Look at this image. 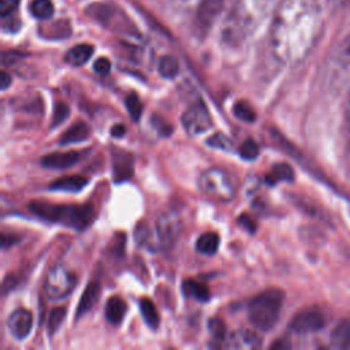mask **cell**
<instances>
[{
  "label": "cell",
  "mask_w": 350,
  "mask_h": 350,
  "mask_svg": "<svg viewBox=\"0 0 350 350\" xmlns=\"http://www.w3.org/2000/svg\"><path fill=\"white\" fill-rule=\"evenodd\" d=\"M321 31L317 0H282L271 26L275 56L286 64L302 62L314 48Z\"/></svg>",
  "instance_id": "1"
},
{
  "label": "cell",
  "mask_w": 350,
  "mask_h": 350,
  "mask_svg": "<svg viewBox=\"0 0 350 350\" xmlns=\"http://www.w3.org/2000/svg\"><path fill=\"white\" fill-rule=\"evenodd\" d=\"M29 211L42 220L57 223L78 231L86 228L92 223L94 216L92 205H60L46 201L29 202Z\"/></svg>",
  "instance_id": "2"
},
{
  "label": "cell",
  "mask_w": 350,
  "mask_h": 350,
  "mask_svg": "<svg viewBox=\"0 0 350 350\" xmlns=\"http://www.w3.org/2000/svg\"><path fill=\"white\" fill-rule=\"evenodd\" d=\"M324 81L331 93L350 94V36L329 52L324 64Z\"/></svg>",
  "instance_id": "3"
},
{
  "label": "cell",
  "mask_w": 350,
  "mask_h": 350,
  "mask_svg": "<svg viewBox=\"0 0 350 350\" xmlns=\"http://www.w3.org/2000/svg\"><path fill=\"white\" fill-rule=\"evenodd\" d=\"M284 293L279 288H268L257 294L247 304V319L258 331L272 329L280 316Z\"/></svg>",
  "instance_id": "4"
},
{
  "label": "cell",
  "mask_w": 350,
  "mask_h": 350,
  "mask_svg": "<svg viewBox=\"0 0 350 350\" xmlns=\"http://www.w3.org/2000/svg\"><path fill=\"white\" fill-rule=\"evenodd\" d=\"M200 191L215 201L228 202L235 196V186L230 175L221 168H209L200 175L198 179Z\"/></svg>",
  "instance_id": "5"
},
{
  "label": "cell",
  "mask_w": 350,
  "mask_h": 350,
  "mask_svg": "<svg viewBox=\"0 0 350 350\" xmlns=\"http://www.w3.org/2000/svg\"><path fill=\"white\" fill-rule=\"evenodd\" d=\"M77 283V278L74 272H71L67 267L63 264L55 265L49 269L46 273L45 282H44V290L49 299L59 301L64 299L71 294Z\"/></svg>",
  "instance_id": "6"
},
{
  "label": "cell",
  "mask_w": 350,
  "mask_h": 350,
  "mask_svg": "<svg viewBox=\"0 0 350 350\" xmlns=\"http://www.w3.org/2000/svg\"><path fill=\"white\" fill-rule=\"evenodd\" d=\"M154 230L159 247L163 250H171L175 246L178 237L180 234L182 221L176 213L168 212L159 216V219L156 220Z\"/></svg>",
  "instance_id": "7"
},
{
  "label": "cell",
  "mask_w": 350,
  "mask_h": 350,
  "mask_svg": "<svg viewBox=\"0 0 350 350\" xmlns=\"http://www.w3.org/2000/svg\"><path fill=\"white\" fill-rule=\"evenodd\" d=\"M182 126L185 131L190 135L202 134L212 126V118L211 113L204 104V101L198 100L193 103L182 115L180 118Z\"/></svg>",
  "instance_id": "8"
},
{
  "label": "cell",
  "mask_w": 350,
  "mask_h": 350,
  "mask_svg": "<svg viewBox=\"0 0 350 350\" xmlns=\"http://www.w3.org/2000/svg\"><path fill=\"white\" fill-rule=\"evenodd\" d=\"M327 324L325 314L317 308H308L298 312L291 321L288 323V328L294 334H312L320 331Z\"/></svg>",
  "instance_id": "9"
},
{
  "label": "cell",
  "mask_w": 350,
  "mask_h": 350,
  "mask_svg": "<svg viewBox=\"0 0 350 350\" xmlns=\"http://www.w3.org/2000/svg\"><path fill=\"white\" fill-rule=\"evenodd\" d=\"M223 343L232 350H256L262 346V338L253 329L241 328L230 332Z\"/></svg>",
  "instance_id": "10"
},
{
  "label": "cell",
  "mask_w": 350,
  "mask_h": 350,
  "mask_svg": "<svg viewBox=\"0 0 350 350\" xmlns=\"http://www.w3.org/2000/svg\"><path fill=\"white\" fill-rule=\"evenodd\" d=\"M7 327H8V331L10 334L22 340L25 339L30 331H31V327H33V314L27 310V309H15L10 316H8V320H7Z\"/></svg>",
  "instance_id": "11"
},
{
  "label": "cell",
  "mask_w": 350,
  "mask_h": 350,
  "mask_svg": "<svg viewBox=\"0 0 350 350\" xmlns=\"http://www.w3.org/2000/svg\"><path fill=\"white\" fill-rule=\"evenodd\" d=\"M85 156V152L71 150V152H55L44 156L41 159V165L51 170H66L75 165Z\"/></svg>",
  "instance_id": "12"
},
{
  "label": "cell",
  "mask_w": 350,
  "mask_h": 350,
  "mask_svg": "<svg viewBox=\"0 0 350 350\" xmlns=\"http://www.w3.org/2000/svg\"><path fill=\"white\" fill-rule=\"evenodd\" d=\"M112 172L116 183L130 179L134 174V157L124 150H115L112 153Z\"/></svg>",
  "instance_id": "13"
},
{
  "label": "cell",
  "mask_w": 350,
  "mask_h": 350,
  "mask_svg": "<svg viewBox=\"0 0 350 350\" xmlns=\"http://www.w3.org/2000/svg\"><path fill=\"white\" fill-rule=\"evenodd\" d=\"M100 295V283L96 280H92L83 290L78 306H77V312H75V319H81L85 313H88L89 310H92V308L96 305L97 299Z\"/></svg>",
  "instance_id": "14"
},
{
  "label": "cell",
  "mask_w": 350,
  "mask_h": 350,
  "mask_svg": "<svg viewBox=\"0 0 350 350\" xmlns=\"http://www.w3.org/2000/svg\"><path fill=\"white\" fill-rule=\"evenodd\" d=\"M221 4H223V0H204L200 4L197 22L201 29H206L212 25L216 15L221 10Z\"/></svg>",
  "instance_id": "15"
},
{
  "label": "cell",
  "mask_w": 350,
  "mask_h": 350,
  "mask_svg": "<svg viewBox=\"0 0 350 350\" xmlns=\"http://www.w3.org/2000/svg\"><path fill=\"white\" fill-rule=\"evenodd\" d=\"M88 183V179L82 175H71V176H63L56 180H53L49 185V190L55 191H68V193H77L82 190Z\"/></svg>",
  "instance_id": "16"
},
{
  "label": "cell",
  "mask_w": 350,
  "mask_h": 350,
  "mask_svg": "<svg viewBox=\"0 0 350 350\" xmlns=\"http://www.w3.org/2000/svg\"><path fill=\"white\" fill-rule=\"evenodd\" d=\"M127 312V305L123 298L113 295L105 304V317L112 325H119Z\"/></svg>",
  "instance_id": "17"
},
{
  "label": "cell",
  "mask_w": 350,
  "mask_h": 350,
  "mask_svg": "<svg viewBox=\"0 0 350 350\" xmlns=\"http://www.w3.org/2000/svg\"><path fill=\"white\" fill-rule=\"evenodd\" d=\"M93 51L94 48L92 45L79 44L67 51V53L64 55V60L71 66L79 67V66H83L90 59V56L93 55Z\"/></svg>",
  "instance_id": "18"
},
{
  "label": "cell",
  "mask_w": 350,
  "mask_h": 350,
  "mask_svg": "<svg viewBox=\"0 0 350 350\" xmlns=\"http://www.w3.org/2000/svg\"><path fill=\"white\" fill-rule=\"evenodd\" d=\"M89 137V127L83 122H77L71 127H68L59 138L60 145H70L75 142L85 141Z\"/></svg>",
  "instance_id": "19"
},
{
  "label": "cell",
  "mask_w": 350,
  "mask_h": 350,
  "mask_svg": "<svg viewBox=\"0 0 350 350\" xmlns=\"http://www.w3.org/2000/svg\"><path fill=\"white\" fill-rule=\"evenodd\" d=\"M331 345L336 349H350V319L335 325L331 332Z\"/></svg>",
  "instance_id": "20"
},
{
  "label": "cell",
  "mask_w": 350,
  "mask_h": 350,
  "mask_svg": "<svg viewBox=\"0 0 350 350\" xmlns=\"http://www.w3.org/2000/svg\"><path fill=\"white\" fill-rule=\"evenodd\" d=\"M182 291L185 293L186 297L194 298V299H197L200 302H206L211 298L209 288L204 283H200V282H197L194 279L183 280Z\"/></svg>",
  "instance_id": "21"
},
{
  "label": "cell",
  "mask_w": 350,
  "mask_h": 350,
  "mask_svg": "<svg viewBox=\"0 0 350 350\" xmlns=\"http://www.w3.org/2000/svg\"><path fill=\"white\" fill-rule=\"evenodd\" d=\"M294 179L293 168L286 163H276L272 165L271 171L265 175V183L269 186H275L278 182H290Z\"/></svg>",
  "instance_id": "22"
},
{
  "label": "cell",
  "mask_w": 350,
  "mask_h": 350,
  "mask_svg": "<svg viewBox=\"0 0 350 350\" xmlns=\"http://www.w3.org/2000/svg\"><path fill=\"white\" fill-rule=\"evenodd\" d=\"M138 305H139V310H141L145 324L150 329H156L160 323V316H159L156 305L149 298H141Z\"/></svg>",
  "instance_id": "23"
},
{
  "label": "cell",
  "mask_w": 350,
  "mask_h": 350,
  "mask_svg": "<svg viewBox=\"0 0 350 350\" xmlns=\"http://www.w3.org/2000/svg\"><path fill=\"white\" fill-rule=\"evenodd\" d=\"M219 243H220V241H219V235L216 232H204L197 238L196 249L201 254L212 256L217 252Z\"/></svg>",
  "instance_id": "24"
},
{
  "label": "cell",
  "mask_w": 350,
  "mask_h": 350,
  "mask_svg": "<svg viewBox=\"0 0 350 350\" xmlns=\"http://www.w3.org/2000/svg\"><path fill=\"white\" fill-rule=\"evenodd\" d=\"M30 14L37 19H49L53 12L55 7L51 0H31L29 5Z\"/></svg>",
  "instance_id": "25"
},
{
  "label": "cell",
  "mask_w": 350,
  "mask_h": 350,
  "mask_svg": "<svg viewBox=\"0 0 350 350\" xmlns=\"http://www.w3.org/2000/svg\"><path fill=\"white\" fill-rule=\"evenodd\" d=\"M157 71H159L160 77L172 79L174 77H176V74L179 71L178 60L171 55H165V56L160 57V60L157 63Z\"/></svg>",
  "instance_id": "26"
},
{
  "label": "cell",
  "mask_w": 350,
  "mask_h": 350,
  "mask_svg": "<svg viewBox=\"0 0 350 350\" xmlns=\"http://www.w3.org/2000/svg\"><path fill=\"white\" fill-rule=\"evenodd\" d=\"M232 112L235 115V118H238L242 122L246 123H253L256 120V112L254 109L249 105V103L246 101H238L234 104Z\"/></svg>",
  "instance_id": "27"
},
{
  "label": "cell",
  "mask_w": 350,
  "mask_h": 350,
  "mask_svg": "<svg viewBox=\"0 0 350 350\" xmlns=\"http://www.w3.org/2000/svg\"><path fill=\"white\" fill-rule=\"evenodd\" d=\"M124 103H126V108H127V112H129L130 118L134 122H138L141 115H142V104H141V100H139L138 94L137 93L127 94Z\"/></svg>",
  "instance_id": "28"
},
{
  "label": "cell",
  "mask_w": 350,
  "mask_h": 350,
  "mask_svg": "<svg viewBox=\"0 0 350 350\" xmlns=\"http://www.w3.org/2000/svg\"><path fill=\"white\" fill-rule=\"evenodd\" d=\"M66 308L64 306H56L51 310L49 317H48V331L49 334H53L59 329V327L62 325L64 317H66Z\"/></svg>",
  "instance_id": "29"
},
{
  "label": "cell",
  "mask_w": 350,
  "mask_h": 350,
  "mask_svg": "<svg viewBox=\"0 0 350 350\" xmlns=\"http://www.w3.org/2000/svg\"><path fill=\"white\" fill-rule=\"evenodd\" d=\"M206 145L215 149H220V150H231L232 149V141L223 133H216L213 135H211L206 139Z\"/></svg>",
  "instance_id": "30"
},
{
  "label": "cell",
  "mask_w": 350,
  "mask_h": 350,
  "mask_svg": "<svg viewBox=\"0 0 350 350\" xmlns=\"http://www.w3.org/2000/svg\"><path fill=\"white\" fill-rule=\"evenodd\" d=\"M258 153H260V148L257 142L252 138L245 139L239 148V154L245 160H254L258 156Z\"/></svg>",
  "instance_id": "31"
},
{
  "label": "cell",
  "mask_w": 350,
  "mask_h": 350,
  "mask_svg": "<svg viewBox=\"0 0 350 350\" xmlns=\"http://www.w3.org/2000/svg\"><path fill=\"white\" fill-rule=\"evenodd\" d=\"M208 328H209V332H211V335L215 340L224 342L227 334H226V324L223 323V320H220L217 317L211 319L208 321Z\"/></svg>",
  "instance_id": "32"
},
{
  "label": "cell",
  "mask_w": 350,
  "mask_h": 350,
  "mask_svg": "<svg viewBox=\"0 0 350 350\" xmlns=\"http://www.w3.org/2000/svg\"><path fill=\"white\" fill-rule=\"evenodd\" d=\"M70 115V109L68 107L59 101L55 104V109H53V116H52V123H51V127H59Z\"/></svg>",
  "instance_id": "33"
},
{
  "label": "cell",
  "mask_w": 350,
  "mask_h": 350,
  "mask_svg": "<svg viewBox=\"0 0 350 350\" xmlns=\"http://www.w3.org/2000/svg\"><path fill=\"white\" fill-rule=\"evenodd\" d=\"M150 123H152V126L154 127V130L157 131L159 135H161V137H168V135L172 134V126H171L167 120H164L163 118H160L159 115H153V116L150 118Z\"/></svg>",
  "instance_id": "34"
},
{
  "label": "cell",
  "mask_w": 350,
  "mask_h": 350,
  "mask_svg": "<svg viewBox=\"0 0 350 350\" xmlns=\"http://www.w3.org/2000/svg\"><path fill=\"white\" fill-rule=\"evenodd\" d=\"M134 237H135V241H137L138 245L146 246L150 242L149 241L150 239V230H149V227L145 223H141L139 226H137Z\"/></svg>",
  "instance_id": "35"
},
{
  "label": "cell",
  "mask_w": 350,
  "mask_h": 350,
  "mask_svg": "<svg viewBox=\"0 0 350 350\" xmlns=\"http://www.w3.org/2000/svg\"><path fill=\"white\" fill-rule=\"evenodd\" d=\"M21 0H0V15L1 18H8L18 10Z\"/></svg>",
  "instance_id": "36"
},
{
  "label": "cell",
  "mask_w": 350,
  "mask_h": 350,
  "mask_svg": "<svg viewBox=\"0 0 350 350\" xmlns=\"http://www.w3.org/2000/svg\"><path fill=\"white\" fill-rule=\"evenodd\" d=\"M93 70H94L98 75L104 77V75L109 74V71H111V62H109L107 57H98V59L94 62V64H93Z\"/></svg>",
  "instance_id": "37"
},
{
  "label": "cell",
  "mask_w": 350,
  "mask_h": 350,
  "mask_svg": "<svg viewBox=\"0 0 350 350\" xmlns=\"http://www.w3.org/2000/svg\"><path fill=\"white\" fill-rule=\"evenodd\" d=\"M238 223L245 227L249 232H254L256 231V223L253 219H250L246 213H242L239 217H238Z\"/></svg>",
  "instance_id": "38"
},
{
  "label": "cell",
  "mask_w": 350,
  "mask_h": 350,
  "mask_svg": "<svg viewBox=\"0 0 350 350\" xmlns=\"http://www.w3.org/2000/svg\"><path fill=\"white\" fill-rule=\"evenodd\" d=\"M124 133H126V127H124V124L118 123V124H113V126L111 127V134H112V137H115V138H120V137H123V135H124Z\"/></svg>",
  "instance_id": "39"
},
{
  "label": "cell",
  "mask_w": 350,
  "mask_h": 350,
  "mask_svg": "<svg viewBox=\"0 0 350 350\" xmlns=\"http://www.w3.org/2000/svg\"><path fill=\"white\" fill-rule=\"evenodd\" d=\"M16 241H18L16 237H12V235H3V237H1V247L5 250L8 246L14 245Z\"/></svg>",
  "instance_id": "40"
},
{
  "label": "cell",
  "mask_w": 350,
  "mask_h": 350,
  "mask_svg": "<svg viewBox=\"0 0 350 350\" xmlns=\"http://www.w3.org/2000/svg\"><path fill=\"white\" fill-rule=\"evenodd\" d=\"M1 81H0V86H1V89L3 90H5L8 86H10V83L12 82V79H11V77H10V74L7 72V71H1V78H0Z\"/></svg>",
  "instance_id": "41"
},
{
  "label": "cell",
  "mask_w": 350,
  "mask_h": 350,
  "mask_svg": "<svg viewBox=\"0 0 350 350\" xmlns=\"http://www.w3.org/2000/svg\"><path fill=\"white\" fill-rule=\"evenodd\" d=\"M328 3H329V5L331 7H343V5H346L347 3H350V0H328Z\"/></svg>",
  "instance_id": "42"
},
{
  "label": "cell",
  "mask_w": 350,
  "mask_h": 350,
  "mask_svg": "<svg viewBox=\"0 0 350 350\" xmlns=\"http://www.w3.org/2000/svg\"><path fill=\"white\" fill-rule=\"evenodd\" d=\"M346 124H347V131H349V138H350V100H349L347 109H346Z\"/></svg>",
  "instance_id": "43"
}]
</instances>
